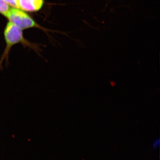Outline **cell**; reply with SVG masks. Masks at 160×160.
Here are the masks:
<instances>
[{
    "label": "cell",
    "mask_w": 160,
    "mask_h": 160,
    "mask_svg": "<svg viewBox=\"0 0 160 160\" xmlns=\"http://www.w3.org/2000/svg\"><path fill=\"white\" fill-rule=\"evenodd\" d=\"M5 16L8 18L10 22L21 29L38 27L34 20L28 14L17 8L10 9Z\"/></svg>",
    "instance_id": "7a4b0ae2"
},
{
    "label": "cell",
    "mask_w": 160,
    "mask_h": 160,
    "mask_svg": "<svg viewBox=\"0 0 160 160\" xmlns=\"http://www.w3.org/2000/svg\"><path fill=\"white\" fill-rule=\"evenodd\" d=\"M9 9V5L4 0H0V13L6 16Z\"/></svg>",
    "instance_id": "277c9868"
},
{
    "label": "cell",
    "mask_w": 160,
    "mask_h": 160,
    "mask_svg": "<svg viewBox=\"0 0 160 160\" xmlns=\"http://www.w3.org/2000/svg\"><path fill=\"white\" fill-rule=\"evenodd\" d=\"M18 8L29 12L38 11L42 8L43 0H17Z\"/></svg>",
    "instance_id": "3957f363"
},
{
    "label": "cell",
    "mask_w": 160,
    "mask_h": 160,
    "mask_svg": "<svg viewBox=\"0 0 160 160\" xmlns=\"http://www.w3.org/2000/svg\"><path fill=\"white\" fill-rule=\"evenodd\" d=\"M160 141L159 138H158L154 140V142L152 143V150H154V149H157L160 146Z\"/></svg>",
    "instance_id": "8992f818"
},
{
    "label": "cell",
    "mask_w": 160,
    "mask_h": 160,
    "mask_svg": "<svg viewBox=\"0 0 160 160\" xmlns=\"http://www.w3.org/2000/svg\"><path fill=\"white\" fill-rule=\"evenodd\" d=\"M8 5L15 8H18L17 0H4Z\"/></svg>",
    "instance_id": "5b68a950"
},
{
    "label": "cell",
    "mask_w": 160,
    "mask_h": 160,
    "mask_svg": "<svg viewBox=\"0 0 160 160\" xmlns=\"http://www.w3.org/2000/svg\"><path fill=\"white\" fill-rule=\"evenodd\" d=\"M4 36L6 47L0 59V71L3 70V63L4 61L6 67L9 65V55L12 47L18 43L24 42L22 29L10 22L7 24L5 28Z\"/></svg>",
    "instance_id": "6da1fadb"
}]
</instances>
